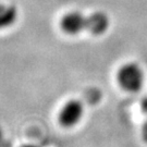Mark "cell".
<instances>
[{
  "instance_id": "cell-1",
  "label": "cell",
  "mask_w": 147,
  "mask_h": 147,
  "mask_svg": "<svg viewBox=\"0 0 147 147\" xmlns=\"http://www.w3.org/2000/svg\"><path fill=\"white\" fill-rule=\"evenodd\" d=\"M59 26L67 35H78L87 32L94 36H100L109 30L110 19L104 12H94L85 16L78 11H72L60 19Z\"/></svg>"
},
{
  "instance_id": "cell-2",
  "label": "cell",
  "mask_w": 147,
  "mask_h": 147,
  "mask_svg": "<svg viewBox=\"0 0 147 147\" xmlns=\"http://www.w3.org/2000/svg\"><path fill=\"white\" fill-rule=\"evenodd\" d=\"M117 80L124 90L136 93L144 85V71L135 62L125 63L119 69Z\"/></svg>"
},
{
  "instance_id": "cell-3",
  "label": "cell",
  "mask_w": 147,
  "mask_h": 147,
  "mask_svg": "<svg viewBox=\"0 0 147 147\" xmlns=\"http://www.w3.org/2000/svg\"><path fill=\"white\" fill-rule=\"evenodd\" d=\"M83 113H84V107L80 100H69L60 110L59 121L63 126L71 127L81 121Z\"/></svg>"
},
{
  "instance_id": "cell-4",
  "label": "cell",
  "mask_w": 147,
  "mask_h": 147,
  "mask_svg": "<svg viewBox=\"0 0 147 147\" xmlns=\"http://www.w3.org/2000/svg\"><path fill=\"white\" fill-rule=\"evenodd\" d=\"M18 10L14 5L0 3V30L8 28L16 23Z\"/></svg>"
},
{
  "instance_id": "cell-5",
  "label": "cell",
  "mask_w": 147,
  "mask_h": 147,
  "mask_svg": "<svg viewBox=\"0 0 147 147\" xmlns=\"http://www.w3.org/2000/svg\"><path fill=\"white\" fill-rule=\"evenodd\" d=\"M142 136H143V140L147 143V120L142 127Z\"/></svg>"
},
{
  "instance_id": "cell-6",
  "label": "cell",
  "mask_w": 147,
  "mask_h": 147,
  "mask_svg": "<svg viewBox=\"0 0 147 147\" xmlns=\"http://www.w3.org/2000/svg\"><path fill=\"white\" fill-rule=\"evenodd\" d=\"M0 147H13L12 146V143L9 142L8 140H2L1 142H0Z\"/></svg>"
},
{
  "instance_id": "cell-7",
  "label": "cell",
  "mask_w": 147,
  "mask_h": 147,
  "mask_svg": "<svg viewBox=\"0 0 147 147\" xmlns=\"http://www.w3.org/2000/svg\"><path fill=\"white\" fill-rule=\"evenodd\" d=\"M142 110L147 115V99H145L142 104Z\"/></svg>"
},
{
  "instance_id": "cell-8",
  "label": "cell",
  "mask_w": 147,
  "mask_h": 147,
  "mask_svg": "<svg viewBox=\"0 0 147 147\" xmlns=\"http://www.w3.org/2000/svg\"><path fill=\"white\" fill-rule=\"evenodd\" d=\"M2 140H5V136H3V131H2V129H1V126H0V142H1Z\"/></svg>"
},
{
  "instance_id": "cell-9",
  "label": "cell",
  "mask_w": 147,
  "mask_h": 147,
  "mask_svg": "<svg viewBox=\"0 0 147 147\" xmlns=\"http://www.w3.org/2000/svg\"><path fill=\"white\" fill-rule=\"evenodd\" d=\"M22 147H37L35 145H32V144H27V145H23Z\"/></svg>"
}]
</instances>
